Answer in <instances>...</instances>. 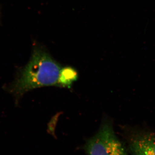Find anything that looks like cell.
<instances>
[{
    "instance_id": "obj_1",
    "label": "cell",
    "mask_w": 155,
    "mask_h": 155,
    "mask_svg": "<svg viewBox=\"0 0 155 155\" xmlns=\"http://www.w3.org/2000/svg\"><path fill=\"white\" fill-rule=\"evenodd\" d=\"M61 69L60 64L44 48H35L30 61L9 90L19 97L33 89L58 85Z\"/></svg>"
},
{
    "instance_id": "obj_2",
    "label": "cell",
    "mask_w": 155,
    "mask_h": 155,
    "mask_svg": "<svg viewBox=\"0 0 155 155\" xmlns=\"http://www.w3.org/2000/svg\"><path fill=\"white\" fill-rule=\"evenodd\" d=\"M82 149L86 155H128L126 145L117 137L110 121L103 122L97 133L87 140Z\"/></svg>"
},
{
    "instance_id": "obj_3",
    "label": "cell",
    "mask_w": 155,
    "mask_h": 155,
    "mask_svg": "<svg viewBox=\"0 0 155 155\" xmlns=\"http://www.w3.org/2000/svg\"><path fill=\"white\" fill-rule=\"evenodd\" d=\"M124 132L130 155H155V132L134 128H127Z\"/></svg>"
},
{
    "instance_id": "obj_4",
    "label": "cell",
    "mask_w": 155,
    "mask_h": 155,
    "mask_svg": "<svg viewBox=\"0 0 155 155\" xmlns=\"http://www.w3.org/2000/svg\"><path fill=\"white\" fill-rule=\"evenodd\" d=\"M78 75L75 69L71 67L62 68L59 75L58 84L62 86H71L77 80Z\"/></svg>"
}]
</instances>
